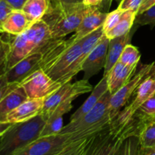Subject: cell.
I'll list each match as a JSON object with an SVG mask.
<instances>
[{
    "mask_svg": "<svg viewBox=\"0 0 155 155\" xmlns=\"http://www.w3.org/2000/svg\"><path fill=\"white\" fill-rule=\"evenodd\" d=\"M39 69L61 83L65 73L81 54V40L52 39L42 48Z\"/></svg>",
    "mask_w": 155,
    "mask_h": 155,
    "instance_id": "cell-1",
    "label": "cell"
},
{
    "mask_svg": "<svg viewBox=\"0 0 155 155\" xmlns=\"http://www.w3.org/2000/svg\"><path fill=\"white\" fill-rule=\"evenodd\" d=\"M51 39L52 37L49 26L43 19L32 24L24 33L14 36L12 41H10L5 72L30 54L40 51Z\"/></svg>",
    "mask_w": 155,
    "mask_h": 155,
    "instance_id": "cell-2",
    "label": "cell"
},
{
    "mask_svg": "<svg viewBox=\"0 0 155 155\" xmlns=\"http://www.w3.org/2000/svg\"><path fill=\"white\" fill-rule=\"evenodd\" d=\"M111 93L107 90L96 104L79 119L70 121L59 134H73L78 140L96 134L107 127L112 120L109 116L108 107Z\"/></svg>",
    "mask_w": 155,
    "mask_h": 155,
    "instance_id": "cell-3",
    "label": "cell"
},
{
    "mask_svg": "<svg viewBox=\"0 0 155 155\" xmlns=\"http://www.w3.org/2000/svg\"><path fill=\"white\" fill-rule=\"evenodd\" d=\"M90 8L83 3L68 8L49 5L42 19L49 26L52 39H61L77 30Z\"/></svg>",
    "mask_w": 155,
    "mask_h": 155,
    "instance_id": "cell-4",
    "label": "cell"
},
{
    "mask_svg": "<svg viewBox=\"0 0 155 155\" xmlns=\"http://www.w3.org/2000/svg\"><path fill=\"white\" fill-rule=\"evenodd\" d=\"M45 123L39 114L30 120L14 124L0 136V155H13L39 139Z\"/></svg>",
    "mask_w": 155,
    "mask_h": 155,
    "instance_id": "cell-5",
    "label": "cell"
},
{
    "mask_svg": "<svg viewBox=\"0 0 155 155\" xmlns=\"http://www.w3.org/2000/svg\"><path fill=\"white\" fill-rule=\"evenodd\" d=\"M92 89L93 88L89 80L84 79L74 83L68 82L45 98L40 115L45 121L54 114L64 116L72 109V101L74 99L83 94L92 92Z\"/></svg>",
    "mask_w": 155,
    "mask_h": 155,
    "instance_id": "cell-6",
    "label": "cell"
},
{
    "mask_svg": "<svg viewBox=\"0 0 155 155\" xmlns=\"http://www.w3.org/2000/svg\"><path fill=\"white\" fill-rule=\"evenodd\" d=\"M136 136L135 118L125 127L110 124L92 136L86 155H115L120 146L127 138Z\"/></svg>",
    "mask_w": 155,
    "mask_h": 155,
    "instance_id": "cell-7",
    "label": "cell"
},
{
    "mask_svg": "<svg viewBox=\"0 0 155 155\" xmlns=\"http://www.w3.org/2000/svg\"><path fill=\"white\" fill-rule=\"evenodd\" d=\"M154 65V62L142 65L139 71L136 73L124 86L115 93L112 94L108 107L109 116L112 120L119 114L121 108L127 104L140 83L151 74Z\"/></svg>",
    "mask_w": 155,
    "mask_h": 155,
    "instance_id": "cell-8",
    "label": "cell"
},
{
    "mask_svg": "<svg viewBox=\"0 0 155 155\" xmlns=\"http://www.w3.org/2000/svg\"><path fill=\"white\" fill-rule=\"evenodd\" d=\"M135 98L127 104L119 114L111 121V124L118 127H125L133 120L134 115L142 104L155 95V74L151 71L135 92Z\"/></svg>",
    "mask_w": 155,
    "mask_h": 155,
    "instance_id": "cell-9",
    "label": "cell"
},
{
    "mask_svg": "<svg viewBox=\"0 0 155 155\" xmlns=\"http://www.w3.org/2000/svg\"><path fill=\"white\" fill-rule=\"evenodd\" d=\"M77 141L79 140L72 134L40 137L13 155H53Z\"/></svg>",
    "mask_w": 155,
    "mask_h": 155,
    "instance_id": "cell-10",
    "label": "cell"
},
{
    "mask_svg": "<svg viewBox=\"0 0 155 155\" xmlns=\"http://www.w3.org/2000/svg\"><path fill=\"white\" fill-rule=\"evenodd\" d=\"M20 86L24 88L28 98H46L61 87L42 70L39 69L24 79Z\"/></svg>",
    "mask_w": 155,
    "mask_h": 155,
    "instance_id": "cell-11",
    "label": "cell"
},
{
    "mask_svg": "<svg viewBox=\"0 0 155 155\" xmlns=\"http://www.w3.org/2000/svg\"><path fill=\"white\" fill-rule=\"evenodd\" d=\"M104 35L105 34L103 30V26H101L96 30L91 33L90 34L87 35L84 38L80 39L81 40V54L71 65L68 71L65 73L64 76L61 81L62 85L71 81L74 78V76L77 75L79 72L82 71L83 64L86 58L90 54L91 51L97 46V45L101 42Z\"/></svg>",
    "mask_w": 155,
    "mask_h": 155,
    "instance_id": "cell-12",
    "label": "cell"
},
{
    "mask_svg": "<svg viewBox=\"0 0 155 155\" xmlns=\"http://www.w3.org/2000/svg\"><path fill=\"white\" fill-rule=\"evenodd\" d=\"M41 59L42 53L38 51L20 61L15 66L4 73L7 81L12 84L20 85L24 79L39 69Z\"/></svg>",
    "mask_w": 155,
    "mask_h": 155,
    "instance_id": "cell-13",
    "label": "cell"
},
{
    "mask_svg": "<svg viewBox=\"0 0 155 155\" xmlns=\"http://www.w3.org/2000/svg\"><path fill=\"white\" fill-rule=\"evenodd\" d=\"M110 39L104 35L101 42L91 51L83 64L82 71L84 72L83 78L89 80L104 68L107 60V52Z\"/></svg>",
    "mask_w": 155,
    "mask_h": 155,
    "instance_id": "cell-14",
    "label": "cell"
},
{
    "mask_svg": "<svg viewBox=\"0 0 155 155\" xmlns=\"http://www.w3.org/2000/svg\"><path fill=\"white\" fill-rule=\"evenodd\" d=\"M136 120V137L142 148H155V115H146L137 111L134 115Z\"/></svg>",
    "mask_w": 155,
    "mask_h": 155,
    "instance_id": "cell-15",
    "label": "cell"
},
{
    "mask_svg": "<svg viewBox=\"0 0 155 155\" xmlns=\"http://www.w3.org/2000/svg\"><path fill=\"white\" fill-rule=\"evenodd\" d=\"M45 98H28L8 114L6 122L17 124L30 120L40 114Z\"/></svg>",
    "mask_w": 155,
    "mask_h": 155,
    "instance_id": "cell-16",
    "label": "cell"
},
{
    "mask_svg": "<svg viewBox=\"0 0 155 155\" xmlns=\"http://www.w3.org/2000/svg\"><path fill=\"white\" fill-rule=\"evenodd\" d=\"M107 15V12L100 10L98 6H91L81 24L75 31V34L72 36L74 40H80L103 26Z\"/></svg>",
    "mask_w": 155,
    "mask_h": 155,
    "instance_id": "cell-17",
    "label": "cell"
},
{
    "mask_svg": "<svg viewBox=\"0 0 155 155\" xmlns=\"http://www.w3.org/2000/svg\"><path fill=\"white\" fill-rule=\"evenodd\" d=\"M138 65L129 66L118 61L107 75L109 92L112 94L119 90L135 74Z\"/></svg>",
    "mask_w": 155,
    "mask_h": 155,
    "instance_id": "cell-18",
    "label": "cell"
},
{
    "mask_svg": "<svg viewBox=\"0 0 155 155\" xmlns=\"http://www.w3.org/2000/svg\"><path fill=\"white\" fill-rule=\"evenodd\" d=\"M136 28L133 27L131 31L124 36H118L109 40L108 48L107 52V60L104 67V76H107L115 64L119 61L121 54L127 44L130 43L132 37Z\"/></svg>",
    "mask_w": 155,
    "mask_h": 155,
    "instance_id": "cell-19",
    "label": "cell"
},
{
    "mask_svg": "<svg viewBox=\"0 0 155 155\" xmlns=\"http://www.w3.org/2000/svg\"><path fill=\"white\" fill-rule=\"evenodd\" d=\"M33 24L22 10H13L2 23L4 33L12 36H18L24 33Z\"/></svg>",
    "mask_w": 155,
    "mask_h": 155,
    "instance_id": "cell-20",
    "label": "cell"
},
{
    "mask_svg": "<svg viewBox=\"0 0 155 155\" xmlns=\"http://www.w3.org/2000/svg\"><path fill=\"white\" fill-rule=\"evenodd\" d=\"M28 99L24 88L18 86L0 101V122H6L8 114Z\"/></svg>",
    "mask_w": 155,
    "mask_h": 155,
    "instance_id": "cell-21",
    "label": "cell"
},
{
    "mask_svg": "<svg viewBox=\"0 0 155 155\" xmlns=\"http://www.w3.org/2000/svg\"><path fill=\"white\" fill-rule=\"evenodd\" d=\"M108 90V85H107V76H103V78L101 81L96 85L95 88L92 90L91 95L86 101L83 103L78 110H76L75 113L71 117V121L76 120L86 114L88 111L91 110L95 104L98 103L100 98L103 96L104 93Z\"/></svg>",
    "mask_w": 155,
    "mask_h": 155,
    "instance_id": "cell-22",
    "label": "cell"
},
{
    "mask_svg": "<svg viewBox=\"0 0 155 155\" xmlns=\"http://www.w3.org/2000/svg\"><path fill=\"white\" fill-rule=\"evenodd\" d=\"M137 13L132 10H127L123 12L120 19L117 24L116 27H114L111 30L105 33V36L109 39L124 36L131 31L134 24Z\"/></svg>",
    "mask_w": 155,
    "mask_h": 155,
    "instance_id": "cell-23",
    "label": "cell"
},
{
    "mask_svg": "<svg viewBox=\"0 0 155 155\" xmlns=\"http://www.w3.org/2000/svg\"><path fill=\"white\" fill-rule=\"evenodd\" d=\"M50 0H27L22 11L33 23L42 19L49 8Z\"/></svg>",
    "mask_w": 155,
    "mask_h": 155,
    "instance_id": "cell-24",
    "label": "cell"
},
{
    "mask_svg": "<svg viewBox=\"0 0 155 155\" xmlns=\"http://www.w3.org/2000/svg\"><path fill=\"white\" fill-rule=\"evenodd\" d=\"M93 136L77 141L53 155H86Z\"/></svg>",
    "mask_w": 155,
    "mask_h": 155,
    "instance_id": "cell-25",
    "label": "cell"
},
{
    "mask_svg": "<svg viewBox=\"0 0 155 155\" xmlns=\"http://www.w3.org/2000/svg\"><path fill=\"white\" fill-rule=\"evenodd\" d=\"M62 117H63L52 116L45 120V125L41 130L39 138L58 135L64 127Z\"/></svg>",
    "mask_w": 155,
    "mask_h": 155,
    "instance_id": "cell-26",
    "label": "cell"
},
{
    "mask_svg": "<svg viewBox=\"0 0 155 155\" xmlns=\"http://www.w3.org/2000/svg\"><path fill=\"white\" fill-rule=\"evenodd\" d=\"M140 58L141 54L138 48L130 43L127 44L124 48L119 61L125 65L134 66L138 65Z\"/></svg>",
    "mask_w": 155,
    "mask_h": 155,
    "instance_id": "cell-27",
    "label": "cell"
},
{
    "mask_svg": "<svg viewBox=\"0 0 155 155\" xmlns=\"http://www.w3.org/2000/svg\"><path fill=\"white\" fill-rule=\"evenodd\" d=\"M140 148L138 138L132 136L123 142L115 155H139Z\"/></svg>",
    "mask_w": 155,
    "mask_h": 155,
    "instance_id": "cell-28",
    "label": "cell"
},
{
    "mask_svg": "<svg viewBox=\"0 0 155 155\" xmlns=\"http://www.w3.org/2000/svg\"><path fill=\"white\" fill-rule=\"evenodd\" d=\"M148 25L151 29L155 27V5L152 6L140 15H136L133 27L137 29L140 26Z\"/></svg>",
    "mask_w": 155,
    "mask_h": 155,
    "instance_id": "cell-29",
    "label": "cell"
},
{
    "mask_svg": "<svg viewBox=\"0 0 155 155\" xmlns=\"http://www.w3.org/2000/svg\"><path fill=\"white\" fill-rule=\"evenodd\" d=\"M122 13L123 12H121L118 8L110 12V13H107L105 21L103 24V30H104V34L111 30L114 27H116V25L118 24L120 19Z\"/></svg>",
    "mask_w": 155,
    "mask_h": 155,
    "instance_id": "cell-30",
    "label": "cell"
},
{
    "mask_svg": "<svg viewBox=\"0 0 155 155\" xmlns=\"http://www.w3.org/2000/svg\"><path fill=\"white\" fill-rule=\"evenodd\" d=\"M10 48V41H6L0 37V74L5 73L6 61Z\"/></svg>",
    "mask_w": 155,
    "mask_h": 155,
    "instance_id": "cell-31",
    "label": "cell"
},
{
    "mask_svg": "<svg viewBox=\"0 0 155 155\" xmlns=\"http://www.w3.org/2000/svg\"><path fill=\"white\" fill-rule=\"evenodd\" d=\"M144 0H121L117 8L121 12L132 10L138 14Z\"/></svg>",
    "mask_w": 155,
    "mask_h": 155,
    "instance_id": "cell-32",
    "label": "cell"
},
{
    "mask_svg": "<svg viewBox=\"0 0 155 155\" xmlns=\"http://www.w3.org/2000/svg\"><path fill=\"white\" fill-rule=\"evenodd\" d=\"M19 86L18 84H12L9 83L6 80L4 73L0 74V101L7 95L8 92L13 90L15 88Z\"/></svg>",
    "mask_w": 155,
    "mask_h": 155,
    "instance_id": "cell-33",
    "label": "cell"
},
{
    "mask_svg": "<svg viewBox=\"0 0 155 155\" xmlns=\"http://www.w3.org/2000/svg\"><path fill=\"white\" fill-rule=\"evenodd\" d=\"M138 111L146 115H155V95L145 101Z\"/></svg>",
    "mask_w": 155,
    "mask_h": 155,
    "instance_id": "cell-34",
    "label": "cell"
},
{
    "mask_svg": "<svg viewBox=\"0 0 155 155\" xmlns=\"http://www.w3.org/2000/svg\"><path fill=\"white\" fill-rule=\"evenodd\" d=\"M12 12V8L5 0H0V23L2 25Z\"/></svg>",
    "mask_w": 155,
    "mask_h": 155,
    "instance_id": "cell-35",
    "label": "cell"
},
{
    "mask_svg": "<svg viewBox=\"0 0 155 155\" xmlns=\"http://www.w3.org/2000/svg\"><path fill=\"white\" fill-rule=\"evenodd\" d=\"M83 0H57V2L55 4L58 5L61 8H68L71 7V6L83 4Z\"/></svg>",
    "mask_w": 155,
    "mask_h": 155,
    "instance_id": "cell-36",
    "label": "cell"
},
{
    "mask_svg": "<svg viewBox=\"0 0 155 155\" xmlns=\"http://www.w3.org/2000/svg\"><path fill=\"white\" fill-rule=\"evenodd\" d=\"M13 10H22L27 0H5Z\"/></svg>",
    "mask_w": 155,
    "mask_h": 155,
    "instance_id": "cell-37",
    "label": "cell"
},
{
    "mask_svg": "<svg viewBox=\"0 0 155 155\" xmlns=\"http://www.w3.org/2000/svg\"><path fill=\"white\" fill-rule=\"evenodd\" d=\"M154 5H155V0H144L142 6H141V8H139V12H138L137 15L143 13L144 12L147 11L148 9H149L150 8H151L152 6H154Z\"/></svg>",
    "mask_w": 155,
    "mask_h": 155,
    "instance_id": "cell-38",
    "label": "cell"
},
{
    "mask_svg": "<svg viewBox=\"0 0 155 155\" xmlns=\"http://www.w3.org/2000/svg\"><path fill=\"white\" fill-rule=\"evenodd\" d=\"M13 124L8 122H0V136H2Z\"/></svg>",
    "mask_w": 155,
    "mask_h": 155,
    "instance_id": "cell-39",
    "label": "cell"
},
{
    "mask_svg": "<svg viewBox=\"0 0 155 155\" xmlns=\"http://www.w3.org/2000/svg\"><path fill=\"white\" fill-rule=\"evenodd\" d=\"M139 155H155V148H145L141 147Z\"/></svg>",
    "mask_w": 155,
    "mask_h": 155,
    "instance_id": "cell-40",
    "label": "cell"
},
{
    "mask_svg": "<svg viewBox=\"0 0 155 155\" xmlns=\"http://www.w3.org/2000/svg\"><path fill=\"white\" fill-rule=\"evenodd\" d=\"M103 0H83V4L87 6H98Z\"/></svg>",
    "mask_w": 155,
    "mask_h": 155,
    "instance_id": "cell-41",
    "label": "cell"
},
{
    "mask_svg": "<svg viewBox=\"0 0 155 155\" xmlns=\"http://www.w3.org/2000/svg\"><path fill=\"white\" fill-rule=\"evenodd\" d=\"M57 2V0H50V4L53 5V4H55Z\"/></svg>",
    "mask_w": 155,
    "mask_h": 155,
    "instance_id": "cell-42",
    "label": "cell"
},
{
    "mask_svg": "<svg viewBox=\"0 0 155 155\" xmlns=\"http://www.w3.org/2000/svg\"><path fill=\"white\" fill-rule=\"evenodd\" d=\"M0 33H4L2 30V24L0 23Z\"/></svg>",
    "mask_w": 155,
    "mask_h": 155,
    "instance_id": "cell-43",
    "label": "cell"
},
{
    "mask_svg": "<svg viewBox=\"0 0 155 155\" xmlns=\"http://www.w3.org/2000/svg\"><path fill=\"white\" fill-rule=\"evenodd\" d=\"M152 73L154 74H155V62H154V68H153V70H152Z\"/></svg>",
    "mask_w": 155,
    "mask_h": 155,
    "instance_id": "cell-44",
    "label": "cell"
},
{
    "mask_svg": "<svg viewBox=\"0 0 155 155\" xmlns=\"http://www.w3.org/2000/svg\"><path fill=\"white\" fill-rule=\"evenodd\" d=\"M120 1H121V0H120Z\"/></svg>",
    "mask_w": 155,
    "mask_h": 155,
    "instance_id": "cell-45",
    "label": "cell"
}]
</instances>
